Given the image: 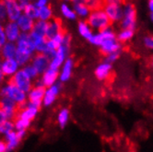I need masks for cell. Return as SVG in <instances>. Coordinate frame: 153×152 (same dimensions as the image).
<instances>
[{"mask_svg": "<svg viewBox=\"0 0 153 152\" xmlns=\"http://www.w3.org/2000/svg\"><path fill=\"white\" fill-rule=\"evenodd\" d=\"M89 42L94 46L100 47L101 52L105 56L121 51V43L117 41L116 33L111 27L94 32Z\"/></svg>", "mask_w": 153, "mask_h": 152, "instance_id": "cell-1", "label": "cell"}, {"mask_svg": "<svg viewBox=\"0 0 153 152\" xmlns=\"http://www.w3.org/2000/svg\"><path fill=\"white\" fill-rule=\"evenodd\" d=\"M17 45V53L15 59L22 68L23 67L30 64L31 58L35 55L34 46L30 39L29 34L21 33L19 39L16 42Z\"/></svg>", "mask_w": 153, "mask_h": 152, "instance_id": "cell-2", "label": "cell"}, {"mask_svg": "<svg viewBox=\"0 0 153 152\" xmlns=\"http://www.w3.org/2000/svg\"><path fill=\"white\" fill-rule=\"evenodd\" d=\"M0 97H7L13 101L18 106L19 110L27 103V93L19 90L9 80L0 88Z\"/></svg>", "mask_w": 153, "mask_h": 152, "instance_id": "cell-3", "label": "cell"}, {"mask_svg": "<svg viewBox=\"0 0 153 152\" xmlns=\"http://www.w3.org/2000/svg\"><path fill=\"white\" fill-rule=\"evenodd\" d=\"M70 44H71V36L68 33H65L62 45L56 50L53 57L50 60L49 68L59 71L64 63L68 58L69 52H70Z\"/></svg>", "mask_w": 153, "mask_h": 152, "instance_id": "cell-4", "label": "cell"}, {"mask_svg": "<svg viewBox=\"0 0 153 152\" xmlns=\"http://www.w3.org/2000/svg\"><path fill=\"white\" fill-rule=\"evenodd\" d=\"M86 21L88 22L92 30L101 31L110 27L111 21L108 19L107 15L103 11L102 8H99L91 11L89 17L87 18Z\"/></svg>", "mask_w": 153, "mask_h": 152, "instance_id": "cell-5", "label": "cell"}, {"mask_svg": "<svg viewBox=\"0 0 153 152\" xmlns=\"http://www.w3.org/2000/svg\"><path fill=\"white\" fill-rule=\"evenodd\" d=\"M137 24V8L132 3L124 4L123 18L120 21V26L122 29L134 30Z\"/></svg>", "mask_w": 153, "mask_h": 152, "instance_id": "cell-6", "label": "cell"}, {"mask_svg": "<svg viewBox=\"0 0 153 152\" xmlns=\"http://www.w3.org/2000/svg\"><path fill=\"white\" fill-rule=\"evenodd\" d=\"M124 4L118 0H109L107 1L102 9L107 15L111 22H120L123 18Z\"/></svg>", "mask_w": 153, "mask_h": 152, "instance_id": "cell-7", "label": "cell"}, {"mask_svg": "<svg viewBox=\"0 0 153 152\" xmlns=\"http://www.w3.org/2000/svg\"><path fill=\"white\" fill-rule=\"evenodd\" d=\"M45 89L42 83L40 82L39 79L33 83V87L31 88V90L27 93V101L29 103L35 105L39 108L42 107V100L45 97Z\"/></svg>", "mask_w": 153, "mask_h": 152, "instance_id": "cell-8", "label": "cell"}, {"mask_svg": "<svg viewBox=\"0 0 153 152\" xmlns=\"http://www.w3.org/2000/svg\"><path fill=\"white\" fill-rule=\"evenodd\" d=\"M9 81L25 93H28L33 87V80L22 70V68H20L11 79H9Z\"/></svg>", "mask_w": 153, "mask_h": 152, "instance_id": "cell-9", "label": "cell"}, {"mask_svg": "<svg viewBox=\"0 0 153 152\" xmlns=\"http://www.w3.org/2000/svg\"><path fill=\"white\" fill-rule=\"evenodd\" d=\"M61 90H62V83H60L59 81L56 84L49 87V88H46L42 106L45 107V108L52 106L54 102H56L57 97L60 95Z\"/></svg>", "mask_w": 153, "mask_h": 152, "instance_id": "cell-10", "label": "cell"}, {"mask_svg": "<svg viewBox=\"0 0 153 152\" xmlns=\"http://www.w3.org/2000/svg\"><path fill=\"white\" fill-rule=\"evenodd\" d=\"M0 107L6 113L8 120L14 121L19 113V106L7 97H0Z\"/></svg>", "mask_w": 153, "mask_h": 152, "instance_id": "cell-11", "label": "cell"}, {"mask_svg": "<svg viewBox=\"0 0 153 152\" xmlns=\"http://www.w3.org/2000/svg\"><path fill=\"white\" fill-rule=\"evenodd\" d=\"M4 3L7 11V21L16 22L19 17L23 14L22 9L19 5V1L17 0H5Z\"/></svg>", "mask_w": 153, "mask_h": 152, "instance_id": "cell-12", "label": "cell"}, {"mask_svg": "<svg viewBox=\"0 0 153 152\" xmlns=\"http://www.w3.org/2000/svg\"><path fill=\"white\" fill-rule=\"evenodd\" d=\"M30 65H32L35 67V69L38 71L39 75L41 76L47 69H49L50 58L45 55H43V53H35L31 58Z\"/></svg>", "mask_w": 153, "mask_h": 152, "instance_id": "cell-13", "label": "cell"}, {"mask_svg": "<svg viewBox=\"0 0 153 152\" xmlns=\"http://www.w3.org/2000/svg\"><path fill=\"white\" fill-rule=\"evenodd\" d=\"M3 30L7 42H17L21 35V31L18 27L16 22L13 21H7L3 24Z\"/></svg>", "mask_w": 153, "mask_h": 152, "instance_id": "cell-14", "label": "cell"}, {"mask_svg": "<svg viewBox=\"0 0 153 152\" xmlns=\"http://www.w3.org/2000/svg\"><path fill=\"white\" fill-rule=\"evenodd\" d=\"M39 111H40L39 107L32 105L27 102V103L19 110L17 117L21 118V119H23V120H26L29 122H31L32 120H34L36 118V116L39 113Z\"/></svg>", "mask_w": 153, "mask_h": 152, "instance_id": "cell-15", "label": "cell"}, {"mask_svg": "<svg viewBox=\"0 0 153 152\" xmlns=\"http://www.w3.org/2000/svg\"><path fill=\"white\" fill-rule=\"evenodd\" d=\"M19 69H20V67L15 58L3 59L1 67H0V71H1L3 75L7 79H11Z\"/></svg>", "mask_w": 153, "mask_h": 152, "instance_id": "cell-16", "label": "cell"}, {"mask_svg": "<svg viewBox=\"0 0 153 152\" xmlns=\"http://www.w3.org/2000/svg\"><path fill=\"white\" fill-rule=\"evenodd\" d=\"M39 80L45 88H49L59 81V71L49 68L41 75Z\"/></svg>", "mask_w": 153, "mask_h": 152, "instance_id": "cell-17", "label": "cell"}, {"mask_svg": "<svg viewBox=\"0 0 153 152\" xmlns=\"http://www.w3.org/2000/svg\"><path fill=\"white\" fill-rule=\"evenodd\" d=\"M74 60L70 57H68L64 63V65L59 69V82L60 83H65L68 82L73 74V69H74Z\"/></svg>", "mask_w": 153, "mask_h": 152, "instance_id": "cell-18", "label": "cell"}, {"mask_svg": "<svg viewBox=\"0 0 153 152\" xmlns=\"http://www.w3.org/2000/svg\"><path fill=\"white\" fill-rule=\"evenodd\" d=\"M113 65L109 64L105 60L100 63L94 69V76L98 80H106L112 73Z\"/></svg>", "mask_w": 153, "mask_h": 152, "instance_id": "cell-19", "label": "cell"}, {"mask_svg": "<svg viewBox=\"0 0 153 152\" xmlns=\"http://www.w3.org/2000/svg\"><path fill=\"white\" fill-rule=\"evenodd\" d=\"M72 7L76 15V17L81 19V20L87 19L91 13V9L89 8L86 1L82 0H75L72 2Z\"/></svg>", "mask_w": 153, "mask_h": 152, "instance_id": "cell-20", "label": "cell"}, {"mask_svg": "<svg viewBox=\"0 0 153 152\" xmlns=\"http://www.w3.org/2000/svg\"><path fill=\"white\" fill-rule=\"evenodd\" d=\"M16 23H17L18 27L19 28L21 33L29 34L32 31V29H33L35 21L32 20L31 19H30L29 17H27L26 15L22 14L19 17V19L16 21Z\"/></svg>", "mask_w": 153, "mask_h": 152, "instance_id": "cell-21", "label": "cell"}, {"mask_svg": "<svg viewBox=\"0 0 153 152\" xmlns=\"http://www.w3.org/2000/svg\"><path fill=\"white\" fill-rule=\"evenodd\" d=\"M4 140L7 144V152H12L13 150H15L19 147L20 141H21L20 137L19 136L17 131H15V130L7 134L4 136Z\"/></svg>", "mask_w": 153, "mask_h": 152, "instance_id": "cell-22", "label": "cell"}, {"mask_svg": "<svg viewBox=\"0 0 153 152\" xmlns=\"http://www.w3.org/2000/svg\"><path fill=\"white\" fill-rule=\"evenodd\" d=\"M63 32L62 23L61 21L57 19H53L51 21L48 22L47 25V30H46V39H52L56 35Z\"/></svg>", "mask_w": 153, "mask_h": 152, "instance_id": "cell-23", "label": "cell"}, {"mask_svg": "<svg viewBox=\"0 0 153 152\" xmlns=\"http://www.w3.org/2000/svg\"><path fill=\"white\" fill-rule=\"evenodd\" d=\"M17 53V45L15 42H7L5 45L0 48V56L3 59H12L15 58Z\"/></svg>", "mask_w": 153, "mask_h": 152, "instance_id": "cell-24", "label": "cell"}, {"mask_svg": "<svg viewBox=\"0 0 153 152\" xmlns=\"http://www.w3.org/2000/svg\"><path fill=\"white\" fill-rule=\"evenodd\" d=\"M76 30H78L79 34L88 42L91 40V38L92 37L94 33L92 29L90 27V25L88 24V22H87L86 20H79L78 26H76Z\"/></svg>", "mask_w": 153, "mask_h": 152, "instance_id": "cell-25", "label": "cell"}, {"mask_svg": "<svg viewBox=\"0 0 153 152\" xmlns=\"http://www.w3.org/2000/svg\"><path fill=\"white\" fill-rule=\"evenodd\" d=\"M60 13L61 15L68 20H70V21H74L76 20V19H78V17H76L74 9L72 7L71 5H69L68 3L67 2H64L60 5Z\"/></svg>", "mask_w": 153, "mask_h": 152, "instance_id": "cell-26", "label": "cell"}, {"mask_svg": "<svg viewBox=\"0 0 153 152\" xmlns=\"http://www.w3.org/2000/svg\"><path fill=\"white\" fill-rule=\"evenodd\" d=\"M70 119V112L68 108H62L59 110L57 116H56V121L57 125L60 128H65L68 125Z\"/></svg>", "mask_w": 153, "mask_h": 152, "instance_id": "cell-27", "label": "cell"}, {"mask_svg": "<svg viewBox=\"0 0 153 152\" xmlns=\"http://www.w3.org/2000/svg\"><path fill=\"white\" fill-rule=\"evenodd\" d=\"M47 25L48 22H45V21L36 20L33 29H32L31 33L35 34L38 37L42 38H46V30H47Z\"/></svg>", "mask_w": 153, "mask_h": 152, "instance_id": "cell-28", "label": "cell"}, {"mask_svg": "<svg viewBox=\"0 0 153 152\" xmlns=\"http://www.w3.org/2000/svg\"><path fill=\"white\" fill-rule=\"evenodd\" d=\"M53 11L50 5L43 7L42 8H39L38 20L45 21V22H49V21L53 19Z\"/></svg>", "mask_w": 153, "mask_h": 152, "instance_id": "cell-29", "label": "cell"}, {"mask_svg": "<svg viewBox=\"0 0 153 152\" xmlns=\"http://www.w3.org/2000/svg\"><path fill=\"white\" fill-rule=\"evenodd\" d=\"M135 35V30H128V29H121L118 33H116L117 41L121 42H126L130 40H132Z\"/></svg>", "mask_w": 153, "mask_h": 152, "instance_id": "cell-30", "label": "cell"}, {"mask_svg": "<svg viewBox=\"0 0 153 152\" xmlns=\"http://www.w3.org/2000/svg\"><path fill=\"white\" fill-rule=\"evenodd\" d=\"M23 14L31 19L32 20H38V16H39V8L35 7V5L30 2V4L23 9Z\"/></svg>", "mask_w": 153, "mask_h": 152, "instance_id": "cell-31", "label": "cell"}, {"mask_svg": "<svg viewBox=\"0 0 153 152\" xmlns=\"http://www.w3.org/2000/svg\"><path fill=\"white\" fill-rule=\"evenodd\" d=\"M14 122V128L15 131H27V129L30 126L31 122L23 120V119L17 117Z\"/></svg>", "mask_w": 153, "mask_h": 152, "instance_id": "cell-32", "label": "cell"}, {"mask_svg": "<svg viewBox=\"0 0 153 152\" xmlns=\"http://www.w3.org/2000/svg\"><path fill=\"white\" fill-rule=\"evenodd\" d=\"M14 122L11 120H7V122L0 125V136H5L7 134L11 131H14Z\"/></svg>", "mask_w": 153, "mask_h": 152, "instance_id": "cell-33", "label": "cell"}, {"mask_svg": "<svg viewBox=\"0 0 153 152\" xmlns=\"http://www.w3.org/2000/svg\"><path fill=\"white\" fill-rule=\"evenodd\" d=\"M22 70L29 76V77L32 79V80H37L38 79H39V77H40V75H39V73H38V71L35 69V67L32 66V65H30V64H29V65H27V66H25V67H22Z\"/></svg>", "mask_w": 153, "mask_h": 152, "instance_id": "cell-34", "label": "cell"}, {"mask_svg": "<svg viewBox=\"0 0 153 152\" xmlns=\"http://www.w3.org/2000/svg\"><path fill=\"white\" fill-rule=\"evenodd\" d=\"M143 45L145 46L146 49L149 50V51H153V34H148L146 35L143 40Z\"/></svg>", "mask_w": 153, "mask_h": 152, "instance_id": "cell-35", "label": "cell"}, {"mask_svg": "<svg viewBox=\"0 0 153 152\" xmlns=\"http://www.w3.org/2000/svg\"><path fill=\"white\" fill-rule=\"evenodd\" d=\"M0 20L3 23L7 21V11L4 1H0Z\"/></svg>", "mask_w": 153, "mask_h": 152, "instance_id": "cell-36", "label": "cell"}, {"mask_svg": "<svg viewBox=\"0 0 153 152\" xmlns=\"http://www.w3.org/2000/svg\"><path fill=\"white\" fill-rule=\"evenodd\" d=\"M87 5H88L89 8L91 9V11H93V10L102 8L101 7V3L99 1H96V0H89V1H86Z\"/></svg>", "mask_w": 153, "mask_h": 152, "instance_id": "cell-37", "label": "cell"}, {"mask_svg": "<svg viewBox=\"0 0 153 152\" xmlns=\"http://www.w3.org/2000/svg\"><path fill=\"white\" fill-rule=\"evenodd\" d=\"M119 57H120V53H111V55L106 56L105 61L108 62L109 64L113 65L119 59Z\"/></svg>", "mask_w": 153, "mask_h": 152, "instance_id": "cell-38", "label": "cell"}, {"mask_svg": "<svg viewBox=\"0 0 153 152\" xmlns=\"http://www.w3.org/2000/svg\"><path fill=\"white\" fill-rule=\"evenodd\" d=\"M7 42V37H6V35H5V32H4L3 27H1V28H0V48H1L3 45H5Z\"/></svg>", "mask_w": 153, "mask_h": 152, "instance_id": "cell-39", "label": "cell"}, {"mask_svg": "<svg viewBox=\"0 0 153 152\" xmlns=\"http://www.w3.org/2000/svg\"><path fill=\"white\" fill-rule=\"evenodd\" d=\"M33 4L35 5L36 7L38 8H42L43 7H46L49 5V1H47V0H37V1H34Z\"/></svg>", "mask_w": 153, "mask_h": 152, "instance_id": "cell-40", "label": "cell"}, {"mask_svg": "<svg viewBox=\"0 0 153 152\" xmlns=\"http://www.w3.org/2000/svg\"><path fill=\"white\" fill-rule=\"evenodd\" d=\"M7 120L8 119H7L6 113L2 110V108L0 107V125H1L2 124H4L5 122H7Z\"/></svg>", "mask_w": 153, "mask_h": 152, "instance_id": "cell-41", "label": "cell"}, {"mask_svg": "<svg viewBox=\"0 0 153 152\" xmlns=\"http://www.w3.org/2000/svg\"><path fill=\"white\" fill-rule=\"evenodd\" d=\"M0 152H7V144L5 142L4 138H1V137H0Z\"/></svg>", "mask_w": 153, "mask_h": 152, "instance_id": "cell-42", "label": "cell"}, {"mask_svg": "<svg viewBox=\"0 0 153 152\" xmlns=\"http://www.w3.org/2000/svg\"><path fill=\"white\" fill-rule=\"evenodd\" d=\"M30 4V1H28V0H19V5L20 7V8L22 9V11H23V9Z\"/></svg>", "mask_w": 153, "mask_h": 152, "instance_id": "cell-43", "label": "cell"}, {"mask_svg": "<svg viewBox=\"0 0 153 152\" xmlns=\"http://www.w3.org/2000/svg\"><path fill=\"white\" fill-rule=\"evenodd\" d=\"M148 8L149 10V13H153V0L148 1Z\"/></svg>", "mask_w": 153, "mask_h": 152, "instance_id": "cell-44", "label": "cell"}, {"mask_svg": "<svg viewBox=\"0 0 153 152\" xmlns=\"http://www.w3.org/2000/svg\"><path fill=\"white\" fill-rule=\"evenodd\" d=\"M5 79H6V77L3 75V73L0 71V88L3 86V84H4V82H5Z\"/></svg>", "mask_w": 153, "mask_h": 152, "instance_id": "cell-45", "label": "cell"}, {"mask_svg": "<svg viewBox=\"0 0 153 152\" xmlns=\"http://www.w3.org/2000/svg\"><path fill=\"white\" fill-rule=\"evenodd\" d=\"M149 19L150 21L153 23V13H149Z\"/></svg>", "mask_w": 153, "mask_h": 152, "instance_id": "cell-46", "label": "cell"}, {"mask_svg": "<svg viewBox=\"0 0 153 152\" xmlns=\"http://www.w3.org/2000/svg\"><path fill=\"white\" fill-rule=\"evenodd\" d=\"M2 61H3V58H2V56H0V67H1V64H2Z\"/></svg>", "mask_w": 153, "mask_h": 152, "instance_id": "cell-47", "label": "cell"}, {"mask_svg": "<svg viewBox=\"0 0 153 152\" xmlns=\"http://www.w3.org/2000/svg\"><path fill=\"white\" fill-rule=\"evenodd\" d=\"M3 24H4V23L2 22L1 20H0V28H1V27H3Z\"/></svg>", "mask_w": 153, "mask_h": 152, "instance_id": "cell-48", "label": "cell"}, {"mask_svg": "<svg viewBox=\"0 0 153 152\" xmlns=\"http://www.w3.org/2000/svg\"><path fill=\"white\" fill-rule=\"evenodd\" d=\"M151 64H152V67H153V56H152V58H151Z\"/></svg>", "mask_w": 153, "mask_h": 152, "instance_id": "cell-49", "label": "cell"}]
</instances>
